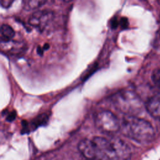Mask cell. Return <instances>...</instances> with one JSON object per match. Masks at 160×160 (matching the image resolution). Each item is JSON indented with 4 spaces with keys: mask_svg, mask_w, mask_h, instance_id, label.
Segmentation results:
<instances>
[{
    "mask_svg": "<svg viewBox=\"0 0 160 160\" xmlns=\"http://www.w3.org/2000/svg\"><path fill=\"white\" fill-rule=\"evenodd\" d=\"M146 109L153 118L160 120V94L154 95L149 99Z\"/></svg>",
    "mask_w": 160,
    "mask_h": 160,
    "instance_id": "6",
    "label": "cell"
},
{
    "mask_svg": "<svg viewBox=\"0 0 160 160\" xmlns=\"http://www.w3.org/2000/svg\"><path fill=\"white\" fill-rule=\"evenodd\" d=\"M13 2H14V1H12V0H1V4L3 8H8L12 4V3Z\"/></svg>",
    "mask_w": 160,
    "mask_h": 160,
    "instance_id": "10",
    "label": "cell"
},
{
    "mask_svg": "<svg viewBox=\"0 0 160 160\" xmlns=\"http://www.w3.org/2000/svg\"><path fill=\"white\" fill-rule=\"evenodd\" d=\"M120 130L125 136L140 143L151 141L154 134L151 123L136 116L125 115L121 122Z\"/></svg>",
    "mask_w": 160,
    "mask_h": 160,
    "instance_id": "2",
    "label": "cell"
},
{
    "mask_svg": "<svg viewBox=\"0 0 160 160\" xmlns=\"http://www.w3.org/2000/svg\"><path fill=\"white\" fill-rule=\"evenodd\" d=\"M46 2V1L42 0H29L24 1V8L26 10L36 9L42 6Z\"/></svg>",
    "mask_w": 160,
    "mask_h": 160,
    "instance_id": "8",
    "label": "cell"
},
{
    "mask_svg": "<svg viewBox=\"0 0 160 160\" xmlns=\"http://www.w3.org/2000/svg\"><path fill=\"white\" fill-rule=\"evenodd\" d=\"M94 124L99 131L105 133H114L120 130L121 122L119 119L108 110H102L96 114Z\"/></svg>",
    "mask_w": 160,
    "mask_h": 160,
    "instance_id": "4",
    "label": "cell"
},
{
    "mask_svg": "<svg viewBox=\"0 0 160 160\" xmlns=\"http://www.w3.org/2000/svg\"><path fill=\"white\" fill-rule=\"evenodd\" d=\"M53 18V14L49 10H39L32 14L29 23L40 31H44Z\"/></svg>",
    "mask_w": 160,
    "mask_h": 160,
    "instance_id": "5",
    "label": "cell"
},
{
    "mask_svg": "<svg viewBox=\"0 0 160 160\" xmlns=\"http://www.w3.org/2000/svg\"><path fill=\"white\" fill-rule=\"evenodd\" d=\"M15 35V32L12 28L7 24H2L0 30V39L1 43H7L10 42Z\"/></svg>",
    "mask_w": 160,
    "mask_h": 160,
    "instance_id": "7",
    "label": "cell"
},
{
    "mask_svg": "<svg viewBox=\"0 0 160 160\" xmlns=\"http://www.w3.org/2000/svg\"><path fill=\"white\" fill-rule=\"evenodd\" d=\"M112 102L118 111L126 116H136L142 109V102L134 92L123 90L114 94Z\"/></svg>",
    "mask_w": 160,
    "mask_h": 160,
    "instance_id": "3",
    "label": "cell"
},
{
    "mask_svg": "<svg viewBox=\"0 0 160 160\" xmlns=\"http://www.w3.org/2000/svg\"><path fill=\"white\" fill-rule=\"evenodd\" d=\"M152 80L154 83L160 88V69L157 70L153 72Z\"/></svg>",
    "mask_w": 160,
    "mask_h": 160,
    "instance_id": "9",
    "label": "cell"
},
{
    "mask_svg": "<svg viewBox=\"0 0 160 160\" xmlns=\"http://www.w3.org/2000/svg\"><path fill=\"white\" fill-rule=\"evenodd\" d=\"M91 141L92 154L91 160H129L131 158L130 148L119 138L96 136Z\"/></svg>",
    "mask_w": 160,
    "mask_h": 160,
    "instance_id": "1",
    "label": "cell"
}]
</instances>
